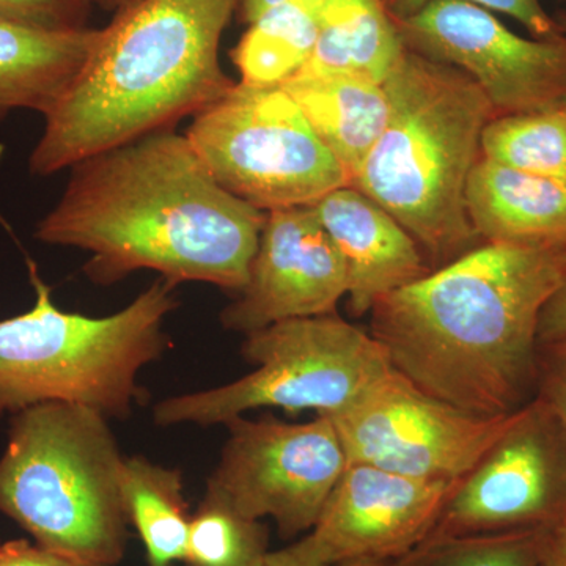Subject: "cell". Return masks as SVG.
Segmentation results:
<instances>
[{
  "label": "cell",
  "instance_id": "obj_1",
  "mask_svg": "<svg viewBox=\"0 0 566 566\" xmlns=\"http://www.w3.org/2000/svg\"><path fill=\"white\" fill-rule=\"evenodd\" d=\"M266 212L227 192L185 134L161 129L70 167L36 241L91 253L84 274L111 286L155 271L178 286L238 294L248 283Z\"/></svg>",
  "mask_w": 566,
  "mask_h": 566
},
{
  "label": "cell",
  "instance_id": "obj_2",
  "mask_svg": "<svg viewBox=\"0 0 566 566\" xmlns=\"http://www.w3.org/2000/svg\"><path fill=\"white\" fill-rule=\"evenodd\" d=\"M566 274V244L482 243L387 294L370 333L417 389L483 417L531 403L538 324Z\"/></svg>",
  "mask_w": 566,
  "mask_h": 566
},
{
  "label": "cell",
  "instance_id": "obj_3",
  "mask_svg": "<svg viewBox=\"0 0 566 566\" xmlns=\"http://www.w3.org/2000/svg\"><path fill=\"white\" fill-rule=\"evenodd\" d=\"M238 0H134L98 29L81 73L44 115L35 177L193 117L234 84L219 48Z\"/></svg>",
  "mask_w": 566,
  "mask_h": 566
},
{
  "label": "cell",
  "instance_id": "obj_4",
  "mask_svg": "<svg viewBox=\"0 0 566 566\" xmlns=\"http://www.w3.org/2000/svg\"><path fill=\"white\" fill-rule=\"evenodd\" d=\"M385 87V132L352 186L390 212L436 270L482 244L465 188L495 112L463 71L408 50Z\"/></svg>",
  "mask_w": 566,
  "mask_h": 566
},
{
  "label": "cell",
  "instance_id": "obj_5",
  "mask_svg": "<svg viewBox=\"0 0 566 566\" xmlns=\"http://www.w3.org/2000/svg\"><path fill=\"white\" fill-rule=\"evenodd\" d=\"M28 268L35 303L0 319V419L43 403L128 419L148 395L140 371L172 348L166 322L180 305L177 286L159 277L122 311L87 316L59 308L39 266Z\"/></svg>",
  "mask_w": 566,
  "mask_h": 566
},
{
  "label": "cell",
  "instance_id": "obj_6",
  "mask_svg": "<svg viewBox=\"0 0 566 566\" xmlns=\"http://www.w3.org/2000/svg\"><path fill=\"white\" fill-rule=\"evenodd\" d=\"M123 461L107 417L81 405L32 406L10 417L0 513L76 566H118L129 542Z\"/></svg>",
  "mask_w": 566,
  "mask_h": 566
},
{
  "label": "cell",
  "instance_id": "obj_7",
  "mask_svg": "<svg viewBox=\"0 0 566 566\" xmlns=\"http://www.w3.org/2000/svg\"><path fill=\"white\" fill-rule=\"evenodd\" d=\"M241 356L255 367L251 374L159 401L155 423L212 427L263 408L337 419L394 371L374 335L338 314L286 319L244 335Z\"/></svg>",
  "mask_w": 566,
  "mask_h": 566
},
{
  "label": "cell",
  "instance_id": "obj_8",
  "mask_svg": "<svg viewBox=\"0 0 566 566\" xmlns=\"http://www.w3.org/2000/svg\"><path fill=\"white\" fill-rule=\"evenodd\" d=\"M185 136L216 182L260 211L312 207L349 185L282 85L234 82L193 115Z\"/></svg>",
  "mask_w": 566,
  "mask_h": 566
},
{
  "label": "cell",
  "instance_id": "obj_9",
  "mask_svg": "<svg viewBox=\"0 0 566 566\" xmlns=\"http://www.w3.org/2000/svg\"><path fill=\"white\" fill-rule=\"evenodd\" d=\"M207 485L253 520H273L283 539L315 527L348 457L331 417L286 423L273 416L234 417Z\"/></svg>",
  "mask_w": 566,
  "mask_h": 566
},
{
  "label": "cell",
  "instance_id": "obj_10",
  "mask_svg": "<svg viewBox=\"0 0 566 566\" xmlns=\"http://www.w3.org/2000/svg\"><path fill=\"white\" fill-rule=\"evenodd\" d=\"M565 517V433L534 398L458 480L428 538L547 531Z\"/></svg>",
  "mask_w": 566,
  "mask_h": 566
},
{
  "label": "cell",
  "instance_id": "obj_11",
  "mask_svg": "<svg viewBox=\"0 0 566 566\" xmlns=\"http://www.w3.org/2000/svg\"><path fill=\"white\" fill-rule=\"evenodd\" d=\"M406 50L463 71L495 117L556 109L566 103V35L524 39L493 11L465 0H431L392 20Z\"/></svg>",
  "mask_w": 566,
  "mask_h": 566
},
{
  "label": "cell",
  "instance_id": "obj_12",
  "mask_svg": "<svg viewBox=\"0 0 566 566\" xmlns=\"http://www.w3.org/2000/svg\"><path fill=\"white\" fill-rule=\"evenodd\" d=\"M516 412L472 415L422 392L394 370L359 403L333 420L349 463L453 483L479 463Z\"/></svg>",
  "mask_w": 566,
  "mask_h": 566
},
{
  "label": "cell",
  "instance_id": "obj_13",
  "mask_svg": "<svg viewBox=\"0 0 566 566\" xmlns=\"http://www.w3.org/2000/svg\"><path fill=\"white\" fill-rule=\"evenodd\" d=\"M455 483L348 463L318 523L290 546L312 565L387 564L428 538Z\"/></svg>",
  "mask_w": 566,
  "mask_h": 566
},
{
  "label": "cell",
  "instance_id": "obj_14",
  "mask_svg": "<svg viewBox=\"0 0 566 566\" xmlns=\"http://www.w3.org/2000/svg\"><path fill=\"white\" fill-rule=\"evenodd\" d=\"M348 293L340 252L312 207L268 211L248 283L219 315L248 335L286 319L337 314Z\"/></svg>",
  "mask_w": 566,
  "mask_h": 566
},
{
  "label": "cell",
  "instance_id": "obj_15",
  "mask_svg": "<svg viewBox=\"0 0 566 566\" xmlns=\"http://www.w3.org/2000/svg\"><path fill=\"white\" fill-rule=\"evenodd\" d=\"M312 208L344 259L348 308L357 318L433 271L408 230L354 186L334 189Z\"/></svg>",
  "mask_w": 566,
  "mask_h": 566
},
{
  "label": "cell",
  "instance_id": "obj_16",
  "mask_svg": "<svg viewBox=\"0 0 566 566\" xmlns=\"http://www.w3.org/2000/svg\"><path fill=\"white\" fill-rule=\"evenodd\" d=\"M469 221L482 243L566 244V182L480 158L465 188Z\"/></svg>",
  "mask_w": 566,
  "mask_h": 566
},
{
  "label": "cell",
  "instance_id": "obj_17",
  "mask_svg": "<svg viewBox=\"0 0 566 566\" xmlns=\"http://www.w3.org/2000/svg\"><path fill=\"white\" fill-rule=\"evenodd\" d=\"M98 29H46L0 18V123L14 111L46 115L65 95Z\"/></svg>",
  "mask_w": 566,
  "mask_h": 566
},
{
  "label": "cell",
  "instance_id": "obj_18",
  "mask_svg": "<svg viewBox=\"0 0 566 566\" xmlns=\"http://www.w3.org/2000/svg\"><path fill=\"white\" fill-rule=\"evenodd\" d=\"M282 87L352 185L386 128L389 98L385 84L357 74L301 71Z\"/></svg>",
  "mask_w": 566,
  "mask_h": 566
},
{
  "label": "cell",
  "instance_id": "obj_19",
  "mask_svg": "<svg viewBox=\"0 0 566 566\" xmlns=\"http://www.w3.org/2000/svg\"><path fill=\"white\" fill-rule=\"evenodd\" d=\"M405 51L382 0H324L318 40L301 71L357 74L385 84Z\"/></svg>",
  "mask_w": 566,
  "mask_h": 566
},
{
  "label": "cell",
  "instance_id": "obj_20",
  "mask_svg": "<svg viewBox=\"0 0 566 566\" xmlns=\"http://www.w3.org/2000/svg\"><path fill=\"white\" fill-rule=\"evenodd\" d=\"M120 495L126 521L139 535L148 566H181L192 517L181 469L144 455L125 457Z\"/></svg>",
  "mask_w": 566,
  "mask_h": 566
},
{
  "label": "cell",
  "instance_id": "obj_21",
  "mask_svg": "<svg viewBox=\"0 0 566 566\" xmlns=\"http://www.w3.org/2000/svg\"><path fill=\"white\" fill-rule=\"evenodd\" d=\"M324 0H286L249 24L233 48L241 82L282 85L312 57L318 40Z\"/></svg>",
  "mask_w": 566,
  "mask_h": 566
},
{
  "label": "cell",
  "instance_id": "obj_22",
  "mask_svg": "<svg viewBox=\"0 0 566 566\" xmlns=\"http://www.w3.org/2000/svg\"><path fill=\"white\" fill-rule=\"evenodd\" d=\"M270 527L238 512L229 499L207 485L192 513L181 566H268Z\"/></svg>",
  "mask_w": 566,
  "mask_h": 566
},
{
  "label": "cell",
  "instance_id": "obj_23",
  "mask_svg": "<svg viewBox=\"0 0 566 566\" xmlns=\"http://www.w3.org/2000/svg\"><path fill=\"white\" fill-rule=\"evenodd\" d=\"M482 156L520 172L566 182V103L556 109L493 118L483 129Z\"/></svg>",
  "mask_w": 566,
  "mask_h": 566
},
{
  "label": "cell",
  "instance_id": "obj_24",
  "mask_svg": "<svg viewBox=\"0 0 566 566\" xmlns=\"http://www.w3.org/2000/svg\"><path fill=\"white\" fill-rule=\"evenodd\" d=\"M543 532L436 536L382 566H538Z\"/></svg>",
  "mask_w": 566,
  "mask_h": 566
},
{
  "label": "cell",
  "instance_id": "obj_25",
  "mask_svg": "<svg viewBox=\"0 0 566 566\" xmlns=\"http://www.w3.org/2000/svg\"><path fill=\"white\" fill-rule=\"evenodd\" d=\"M431 0H382L392 20H403L422 9ZM490 11H499L524 25L535 39L562 35L560 24L543 9L539 0H465Z\"/></svg>",
  "mask_w": 566,
  "mask_h": 566
},
{
  "label": "cell",
  "instance_id": "obj_26",
  "mask_svg": "<svg viewBox=\"0 0 566 566\" xmlns=\"http://www.w3.org/2000/svg\"><path fill=\"white\" fill-rule=\"evenodd\" d=\"M91 0H0V18L46 29H85Z\"/></svg>",
  "mask_w": 566,
  "mask_h": 566
},
{
  "label": "cell",
  "instance_id": "obj_27",
  "mask_svg": "<svg viewBox=\"0 0 566 566\" xmlns=\"http://www.w3.org/2000/svg\"><path fill=\"white\" fill-rule=\"evenodd\" d=\"M535 398L556 416L566 438V337L538 344Z\"/></svg>",
  "mask_w": 566,
  "mask_h": 566
},
{
  "label": "cell",
  "instance_id": "obj_28",
  "mask_svg": "<svg viewBox=\"0 0 566 566\" xmlns=\"http://www.w3.org/2000/svg\"><path fill=\"white\" fill-rule=\"evenodd\" d=\"M0 566H76L28 538L0 542Z\"/></svg>",
  "mask_w": 566,
  "mask_h": 566
},
{
  "label": "cell",
  "instance_id": "obj_29",
  "mask_svg": "<svg viewBox=\"0 0 566 566\" xmlns=\"http://www.w3.org/2000/svg\"><path fill=\"white\" fill-rule=\"evenodd\" d=\"M566 337V274L539 316L538 344Z\"/></svg>",
  "mask_w": 566,
  "mask_h": 566
},
{
  "label": "cell",
  "instance_id": "obj_30",
  "mask_svg": "<svg viewBox=\"0 0 566 566\" xmlns=\"http://www.w3.org/2000/svg\"><path fill=\"white\" fill-rule=\"evenodd\" d=\"M538 566H566V517L543 532Z\"/></svg>",
  "mask_w": 566,
  "mask_h": 566
},
{
  "label": "cell",
  "instance_id": "obj_31",
  "mask_svg": "<svg viewBox=\"0 0 566 566\" xmlns=\"http://www.w3.org/2000/svg\"><path fill=\"white\" fill-rule=\"evenodd\" d=\"M268 566H318L308 564V562L303 560L292 549V546H285L283 549L271 551L270 560H268ZM338 566H382V564H374V562H359V564H348V565H338Z\"/></svg>",
  "mask_w": 566,
  "mask_h": 566
},
{
  "label": "cell",
  "instance_id": "obj_32",
  "mask_svg": "<svg viewBox=\"0 0 566 566\" xmlns=\"http://www.w3.org/2000/svg\"><path fill=\"white\" fill-rule=\"evenodd\" d=\"M283 2H286V0H238L237 13H240L241 21L249 25L264 11Z\"/></svg>",
  "mask_w": 566,
  "mask_h": 566
},
{
  "label": "cell",
  "instance_id": "obj_33",
  "mask_svg": "<svg viewBox=\"0 0 566 566\" xmlns=\"http://www.w3.org/2000/svg\"><path fill=\"white\" fill-rule=\"evenodd\" d=\"M91 2L102 6L104 10L117 11L134 2V0H91Z\"/></svg>",
  "mask_w": 566,
  "mask_h": 566
},
{
  "label": "cell",
  "instance_id": "obj_34",
  "mask_svg": "<svg viewBox=\"0 0 566 566\" xmlns=\"http://www.w3.org/2000/svg\"><path fill=\"white\" fill-rule=\"evenodd\" d=\"M558 24H560L562 32L566 35V17L562 18V20L558 21Z\"/></svg>",
  "mask_w": 566,
  "mask_h": 566
}]
</instances>
